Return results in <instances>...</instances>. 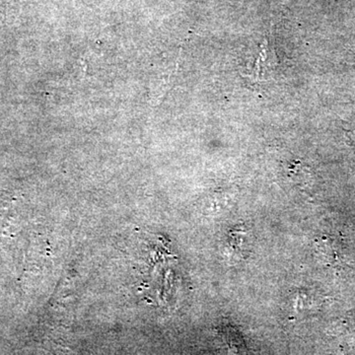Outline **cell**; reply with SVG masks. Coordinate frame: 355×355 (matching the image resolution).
I'll return each mask as SVG.
<instances>
[{"label":"cell","mask_w":355,"mask_h":355,"mask_svg":"<svg viewBox=\"0 0 355 355\" xmlns=\"http://www.w3.org/2000/svg\"><path fill=\"white\" fill-rule=\"evenodd\" d=\"M252 62L253 64L246 67L245 76L252 77L254 80H266L277 67V57L268 44L261 46V53Z\"/></svg>","instance_id":"6da1fadb"}]
</instances>
